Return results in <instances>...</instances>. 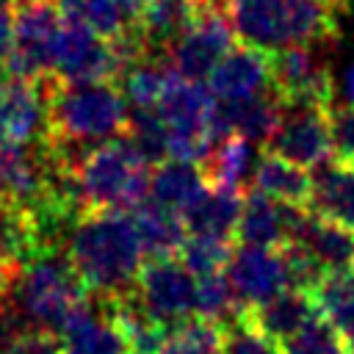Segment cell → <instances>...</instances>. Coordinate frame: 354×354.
<instances>
[{"label": "cell", "instance_id": "5", "mask_svg": "<svg viewBox=\"0 0 354 354\" xmlns=\"http://www.w3.org/2000/svg\"><path fill=\"white\" fill-rule=\"evenodd\" d=\"M11 11V47L3 69L14 77L41 80L53 75L55 41L64 25V6L58 0H14Z\"/></svg>", "mask_w": 354, "mask_h": 354}, {"label": "cell", "instance_id": "26", "mask_svg": "<svg viewBox=\"0 0 354 354\" xmlns=\"http://www.w3.org/2000/svg\"><path fill=\"white\" fill-rule=\"evenodd\" d=\"M205 185H207V180H205L202 169L188 160L169 158V160L152 166V171H149V199H155L166 207H174V210H183Z\"/></svg>", "mask_w": 354, "mask_h": 354}, {"label": "cell", "instance_id": "37", "mask_svg": "<svg viewBox=\"0 0 354 354\" xmlns=\"http://www.w3.org/2000/svg\"><path fill=\"white\" fill-rule=\"evenodd\" d=\"M8 47H11V11L8 6H0V66H3Z\"/></svg>", "mask_w": 354, "mask_h": 354}, {"label": "cell", "instance_id": "2", "mask_svg": "<svg viewBox=\"0 0 354 354\" xmlns=\"http://www.w3.org/2000/svg\"><path fill=\"white\" fill-rule=\"evenodd\" d=\"M64 254L94 296H122L133 290L147 260L127 210H86L72 224Z\"/></svg>", "mask_w": 354, "mask_h": 354}, {"label": "cell", "instance_id": "22", "mask_svg": "<svg viewBox=\"0 0 354 354\" xmlns=\"http://www.w3.org/2000/svg\"><path fill=\"white\" fill-rule=\"evenodd\" d=\"M254 163H257L254 144L249 138L238 136V133H227V136L216 138L213 149L199 163V169H202L205 180L213 183V185H227V188L246 191L252 185Z\"/></svg>", "mask_w": 354, "mask_h": 354}, {"label": "cell", "instance_id": "39", "mask_svg": "<svg viewBox=\"0 0 354 354\" xmlns=\"http://www.w3.org/2000/svg\"><path fill=\"white\" fill-rule=\"evenodd\" d=\"M58 3H61V6H64V8H75V6H77V3H80V0H58Z\"/></svg>", "mask_w": 354, "mask_h": 354}, {"label": "cell", "instance_id": "34", "mask_svg": "<svg viewBox=\"0 0 354 354\" xmlns=\"http://www.w3.org/2000/svg\"><path fill=\"white\" fill-rule=\"evenodd\" d=\"M221 354H285L282 343L254 329L246 318H235L224 324L221 335Z\"/></svg>", "mask_w": 354, "mask_h": 354}, {"label": "cell", "instance_id": "42", "mask_svg": "<svg viewBox=\"0 0 354 354\" xmlns=\"http://www.w3.org/2000/svg\"><path fill=\"white\" fill-rule=\"evenodd\" d=\"M346 354H354V346H348V348H346Z\"/></svg>", "mask_w": 354, "mask_h": 354}, {"label": "cell", "instance_id": "43", "mask_svg": "<svg viewBox=\"0 0 354 354\" xmlns=\"http://www.w3.org/2000/svg\"><path fill=\"white\" fill-rule=\"evenodd\" d=\"M133 354H141V351H133Z\"/></svg>", "mask_w": 354, "mask_h": 354}, {"label": "cell", "instance_id": "29", "mask_svg": "<svg viewBox=\"0 0 354 354\" xmlns=\"http://www.w3.org/2000/svg\"><path fill=\"white\" fill-rule=\"evenodd\" d=\"M122 136L130 141V147L138 152V158L147 166H158V163L169 160V133H166V124L158 116V111L130 108L127 130Z\"/></svg>", "mask_w": 354, "mask_h": 354}, {"label": "cell", "instance_id": "19", "mask_svg": "<svg viewBox=\"0 0 354 354\" xmlns=\"http://www.w3.org/2000/svg\"><path fill=\"white\" fill-rule=\"evenodd\" d=\"M279 113H282V100L277 97V91H266L249 100H238V102H218L216 105V116H213V127L216 136H227V133H238L243 138H249L252 144H263L274 136L277 124H279Z\"/></svg>", "mask_w": 354, "mask_h": 354}, {"label": "cell", "instance_id": "25", "mask_svg": "<svg viewBox=\"0 0 354 354\" xmlns=\"http://www.w3.org/2000/svg\"><path fill=\"white\" fill-rule=\"evenodd\" d=\"M318 313L346 346H354V271H326L313 290Z\"/></svg>", "mask_w": 354, "mask_h": 354}, {"label": "cell", "instance_id": "8", "mask_svg": "<svg viewBox=\"0 0 354 354\" xmlns=\"http://www.w3.org/2000/svg\"><path fill=\"white\" fill-rule=\"evenodd\" d=\"M136 293L169 326L196 313V277L177 257H147L136 279Z\"/></svg>", "mask_w": 354, "mask_h": 354}, {"label": "cell", "instance_id": "1", "mask_svg": "<svg viewBox=\"0 0 354 354\" xmlns=\"http://www.w3.org/2000/svg\"><path fill=\"white\" fill-rule=\"evenodd\" d=\"M44 91L47 136L41 144L69 166H77L91 147L127 130L130 108L119 83H64L47 75Z\"/></svg>", "mask_w": 354, "mask_h": 354}, {"label": "cell", "instance_id": "41", "mask_svg": "<svg viewBox=\"0 0 354 354\" xmlns=\"http://www.w3.org/2000/svg\"><path fill=\"white\" fill-rule=\"evenodd\" d=\"M3 205H6V199H3V188H0V207H3Z\"/></svg>", "mask_w": 354, "mask_h": 354}, {"label": "cell", "instance_id": "9", "mask_svg": "<svg viewBox=\"0 0 354 354\" xmlns=\"http://www.w3.org/2000/svg\"><path fill=\"white\" fill-rule=\"evenodd\" d=\"M235 39L238 33L230 22L227 8H218V6L199 8L191 28L171 44L169 66L185 77L205 80L213 72V66L221 61V55L230 47H235Z\"/></svg>", "mask_w": 354, "mask_h": 354}, {"label": "cell", "instance_id": "4", "mask_svg": "<svg viewBox=\"0 0 354 354\" xmlns=\"http://www.w3.org/2000/svg\"><path fill=\"white\" fill-rule=\"evenodd\" d=\"M77 169L88 210H133L149 196V169L124 136L91 147Z\"/></svg>", "mask_w": 354, "mask_h": 354}, {"label": "cell", "instance_id": "36", "mask_svg": "<svg viewBox=\"0 0 354 354\" xmlns=\"http://www.w3.org/2000/svg\"><path fill=\"white\" fill-rule=\"evenodd\" d=\"M8 354H64V348L58 335L47 329H28L14 340Z\"/></svg>", "mask_w": 354, "mask_h": 354}, {"label": "cell", "instance_id": "30", "mask_svg": "<svg viewBox=\"0 0 354 354\" xmlns=\"http://www.w3.org/2000/svg\"><path fill=\"white\" fill-rule=\"evenodd\" d=\"M221 335L224 324L194 313L171 326V335L158 354H221Z\"/></svg>", "mask_w": 354, "mask_h": 354}, {"label": "cell", "instance_id": "31", "mask_svg": "<svg viewBox=\"0 0 354 354\" xmlns=\"http://www.w3.org/2000/svg\"><path fill=\"white\" fill-rule=\"evenodd\" d=\"M235 249V241L232 238H216V235H185L180 252H177V260L199 279V277H207V274H216V271H224L227 268V260Z\"/></svg>", "mask_w": 354, "mask_h": 354}, {"label": "cell", "instance_id": "38", "mask_svg": "<svg viewBox=\"0 0 354 354\" xmlns=\"http://www.w3.org/2000/svg\"><path fill=\"white\" fill-rule=\"evenodd\" d=\"M343 86H346V94H348V100L354 102V64L346 69V80H343Z\"/></svg>", "mask_w": 354, "mask_h": 354}, {"label": "cell", "instance_id": "23", "mask_svg": "<svg viewBox=\"0 0 354 354\" xmlns=\"http://www.w3.org/2000/svg\"><path fill=\"white\" fill-rule=\"evenodd\" d=\"M133 221L144 246L147 257H177L188 230L183 224L180 210L166 207L155 199H144L141 205L133 207Z\"/></svg>", "mask_w": 354, "mask_h": 354}, {"label": "cell", "instance_id": "20", "mask_svg": "<svg viewBox=\"0 0 354 354\" xmlns=\"http://www.w3.org/2000/svg\"><path fill=\"white\" fill-rule=\"evenodd\" d=\"M307 210L354 230V163L329 158L313 174Z\"/></svg>", "mask_w": 354, "mask_h": 354}, {"label": "cell", "instance_id": "28", "mask_svg": "<svg viewBox=\"0 0 354 354\" xmlns=\"http://www.w3.org/2000/svg\"><path fill=\"white\" fill-rule=\"evenodd\" d=\"M169 64L160 61V58H152V55H144L138 61H133L124 75L119 77V88L124 94V100L133 105V108H149L155 111L160 94H163V83H166V75H169Z\"/></svg>", "mask_w": 354, "mask_h": 354}, {"label": "cell", "instance_id": "40", "mask_svg": "<svg viewBox=\"0 0 354 354\" xmlns=\"http://www.w3.org/2000/svg\"><path fill=\"white\" fill-rule=\"evenodd\" d=\"M332 3H337L340 8H346V3H348V0H332Z\"/></svg>", "mask_w": 354, "mask_h": 354}, {"label": "cell", "instance_id": "35", "mask_svg": "<svg viewBox=\"0 0 354 354\" xmlns=\"http://www.w3.org/2000/svg\"><path fill=\"white\" fill-rule=\"evenodd\" d=\"M329 130H332V158L354 163V102L329 105Z\"/></svg>", "mask_w": 354, "mask_h": 354}, {"label": "cell", "instance_id": "3", "mask_svg": "<svg viewBox=\"0 0 354 354\" xmlns=\"http://www.w3.org/2000/svg\"><path fill=\"white\" fill-rule=\"evenodd\" d=\"M88 296L86 285L75 274L64 249L39 252L30 257L11 290L14 307L33 329H47L58 335L75 307Z\"/></svg>", "mask_w": 354, "mask_h": 354}, {"label": "cell", "instance_id": "18", "mask_svg": "<svg viewBox=\"0 0 354 354\" xmlns=\"http://www.w3.org/2000/svg\"><path fill=\"white\" fill-rule=\"evenodd\" d=\"M199 8L196 0H141L138 36L144 39L147 55L169 64L171 44L191 28Z\"/></svg>", "mask_w": 354, "mask_h": 354}, {"label": "cell", "instance_id": "16", "mask_svg": "<svg viewBox=\"0 0 354 354\" xmlns=\"http://www.w3.org/2000/svg\"><path fill=\"white\" fill-rule=\"evenodd\" d=\"M238 315L246 318L263 335L285 343L290 335L304 329L321 313H318V304H315L313 293L299 290V288H285V290H279L277 296H271L260 304L243 307Z\"/></svg>", "mask_w": 354, "mask_h": 354}, {"label": "cell", "instance_id": "10", "mask_svg": "<svg viewBox=\"0 0 354 354\" xmlns=\"http://www.w3.org/2000/svg\"><path fill=\"white\" fill-rule=\"evenodd\" d=\"M47 136V91L41 80L14 77L0 66V147H30Z\"/></svg>", "mask_w": 354, "mask_h": 354}, {"label": "cell", "instance_id": "17", "mask_svg": "<svg viewBox=\"0 0 354 354\" xmlns=\"http://www.w3.org/2000/svg\"><path fill=\"white\" fill-rule=\"evenodd\" d=\"M243 194L246 191L207 183L180 210L188 235H216V238H232L235 241V227L241 218Z\"/></svg>", "mask_w": 354, "mask_h": 354}, {"label": "cell", "instance_id": "11", "mask_svg": "<svg viewBox=\"0 0 354 354\" xmlns=\"http://www.w3.org/2000/svg\"><path fill=\"white\" fill-rule=\"evenodd\" d=\"M321 50L279 47L271 53V88L282 102H335V80Z\"/></svg>", "mask_w": 354, "mask_h": 354}, {"label": "cell", "instance_id": "6", "mask_svg": "<svg viewBox=\"0 0 354 354\" xmlns=\"http://www.w3.org/2000/svg\"><path fill=\"white\" fill-rule=\"evenodd\" d=\"M130 66L127 53L100 36L77 11L64 8V25L55 41L53 75L64 83H119Z\"/></svg>", "mask_w": 354, "mask_h": 354}, {"label": "cell", "instance_id": "13", "mask_svg": "<svg viewBox=\"0 0 354 354\" xmlns=\"http://www.w3.org/2000/svg\"><path fill=\"white\" fill-rule=\"evenodd\" d=\"M64 354H127V337L111 313L108 296L88 293L58 332Z\"/></svg>", "mask_w": 354, "mask_h": 354}, {"label": "cell", "instance_id": "33", "mask_svg": "<svg viewBox=\"0 0 354 354\" xmlns=\"http://www.w3.org/2000/svg\"><path fill=\"white\" fill-rule=\"evenodd\" d=\"M282 348L285 354H346L348 346L324 315H315L304 329L290 335L282 343Z\"/></svg>", "mask_w": 354, "mask_h": 354}, {"label": "cell", "instance_id": "14", "mask_svg": "<svg viewBox=\"0 0 354 354\" xmlns=\"http://www.w3.org/2000/svg\"><path fill=\"white\" fill-rule=\"evenodd\" d=\"M207 88L218 102H238L271 91V50L246 41L230 47L207 75Z\"/></svg>", "mask_w": 354, "mask_h": 354}, {"label": "cell", "instance_id": "24", "mask_svg": "<svg viewBox=\"0 0 354 354\" xmlns=\"http://www.w3.org/2000/svg\"><path fill=\"white\" fill-rule=\"evenodd\" d=\"M296 241L304 243L326 271H354V230L307 210Z\"/></svg>", "mask_w": 354, "mask_h": 354}, {"label": "cell", "instance_id": "15", "mask_svg": "<svg viewBox=\"0 0 354 354\" xmlns=\"http://www.w3.org/2000/svg\"><path fill=\"white\" fill-rule=\"evenodd\" d=\"M307 216V207L277 202L254 188H246L241 218L235 227V243L252 246H285L296 241V232Z\"/></svg>", "mask_w": 354, "mask_h": 354}, {"label": "cell", "instance_id": "32", "mask_svg": "<svg viewBox=\"0 0 354 354\" xmlns=\"http://www.w3.org/2000/svg\"><path fill=\"white\" fill-rule=\"evenodd\" d=\"M241 310L243 307L232 290L227 271L199 277V282H196V315L218 321V324H230L238 318Z\"/></svg>", "mask_w": 354, "mask_h": 354}, {"label": "cell", "instance_id": "12", "mask_svg": "<svg viewBox=\"0 0 354 354\" xmlns=\"http://www.w3.org/2000/svg\"><path fill=\"white\" fill-rule=\"evenodd\" d=\"M224 271L232 282V290H235L241 307L260 304V301L277 296L279 290L290 288L288 266H285L279 246L235 243Z\"/></svg>", "mask_w": 354, "mask_h": 354}, {"label": "cell", "instance_id": "21", "mask_svg": "<svg viewBox=\"0 0 354 354\" xmlns=\"http://www.w3.org/2000/svg\"><path fill=\"white\" fill-rule=\"evenodd\" d=\"M249 188H254V191H260V194H266L277 202L307 207L310 188H313V174L307 169L268 152V149H260Z\"/></svg>", "mask_w": 354, "mask_h": 354}, {"label": "cell", "instance_id": "7", "mask_svg": "<svg viewBox=\"0 0 354 354\" xmlns=\"http://www.w3.org/2000/svg\"><path fill=\"white\" fill-rule=\"evenodd\" d=\"M263 149H268L301 169H318L321 163H326L332 158L329 105L282 102L279 124Z\"/></svg>", "mask_w": 354, "mask_h": 354}, {"label": "cell", "instance_id": "27", "mask_svg": "<svg viewBox=\"0 0 354 354\" xmlns=\"http://www.w3.org/2000/svg\"><path fill=\"white\" fill-rule=\"evenodd\" d=\"M69 11H77L100 36L122 39L138 30L141 0H80Z\"/></svg>", "mask_w": 354, "mask_h": 354}]
</instances>
